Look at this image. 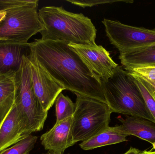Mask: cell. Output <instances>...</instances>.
<instances>
[{"mask_svg":"<svg viewBox=\"0 0 155 154\" xmlns=\"http://www.w3.org/2000/svg\"><path fill=\"white\" fill-rule=\"evenodd\" d=\"M17 91L15 104L22 129L26 135L41 131L48 115L41 105L33 88L30 64L24 56L16 72Z\"/></svg>","mask_w":155,"mask_h":154,"instance_id":"cell-4","label":"cell"},{"mask_svg":"<svg viewBox=\"0 0 155 154\" xmlns=\"http://www.w3.org/2000/svg\"><path fill=\"white\" fill-rule=\"evenodd\" d=\"M133 77L143 95L147 108L155 120V89L141 77L137 76Z\"/></svg>","mask_w":155,"mask_h":154,"instance_id":"cell-18","label":"cell"},{"mask_svg":"<svg viewBox=\"0 0 155 154\" xmlns=\"http://www.w3.org/2000/svg\"><path fill=\"white\" fill-rule=\"evenodd\" d=\"M67 2L77 5L80 6L82 8L85 7H91L95 5H98L106 4H112L117 2H125L127 3L134 2L133 1H118V0H67Z\"/></svg>","mask_w":155,"mask_h":154,"instance_id":"cell-21","label":"cell"},{"mask_svg":"<svg viewBox=\"0 0 155 154\" xmlns=\"http://www.w3.org/2000/svg\"><path fill=\"white\" fill-rule=\"evenodd\" d=\"M30 47L41 66L65 90L106 103L100 79L68 43L36 39Z\"/></svg>","mask_w":155,"mask_h":154,"instance_id":"cell-1","label":"cell"},{"mask_svg":"<svg viewBox=\"0 0 155 154\" xmlns=\"http://www.w3.org/2000/svg\"><path fill=\"white\" fill-rule=\"evenodd\" d=\"M16 91V72L0 75V124L14 105Z\"/></svg>","mask_w":155,"mask_h":154,"instance_id":"cell-14","label":"cell"},{"mask_svg":"<svg viewBox=\"0 0 155 154\" xmlns=\"http://www.w3.org/2000/svg\"><path fill=\"white\" fill-rule=\"evenodd\" d=\"M101 81L107 104L113 112L142 118L155 124L134 78L123 66H117L111 77Z\"/></svg>","mask_w":155,"mask_h":154,"instance_id":"cell-3","label":"cell"},{"mask_svg":"<svg viewBox=\"0 0 155 154\" xmlns=\"http://www.w3.org/2000/svg\"><path fill=\"white\" fill-rule=\"evenodd\" d=\"M72 117L56 122L54 126L41 137V144L50 152L63 154L68 147L76 143L72 132Z\"/></svg>","mask_w":155,"mask_h":154,"instance_id":"cell-10","label":"cell"},{"mask_svg":"<svg viewBox=\"0 0 155 154\" xmlns=\"http://www.w3.org/2000/svg\"><path fill=\"white\" fill-rule=\"evenodd\" d=\"M37 139V137L29 135L12 147L0 152V154H29Z\"/></svg>","mask_w":155,"mask_h":154,"instance_id":"cell-19","label":"cell"},{"mask_svg":"<svg viewBox=\"0 0 155 154\" xmlns=\"http://www.w3.org/2000/svg\"><path fill=\"white\" fill-rule=\"evenodd\" d=\"M69 45L101 80H106L111 77L113 71L118 66L112 59L109 52L101 45L74 43H70Z\"/></svg>","mask_w":155,"mask_h":154,"instance_id":"cell-9","label":"cell"},{"mask_svg":"<svg viewBox=\"0 0 155 154\" xmlns=\"http://www.w3.org/2000/svg\"><path fill=\"white\" fill-rule=\"evenodd\" d=\"M144 154H155V152H147L144 151Z\"/></svg>","mask_w":155,"mask_h":154,"instance_id":"cell-25","label":"cell"},{"mask_svg":"<svg viewBox=\"0 0 155 154\" xmlns=\"http://www.w3.org/2000/svg\"><path fill=\"white\" fill-rule=\"evenodd\" d=\"M119 58L126 71L139 67H155V45L120 53Z\"/></svg>","mask_w":155,"mask_h":154,"instance_id":"cell-16","label":"cell"},{"mask_svg":"<svg viewBox=\"0 0 155 154\" xmlns=\"http://www.w3.org/2000/svg\"><path fill=\"white\" fill-rule=\"evenodd\" d=\"M75 94L72 132L74 140L77 143L88 140L107 128L113 112L106 103Z\"/></svg>","mask_w":155,"mask_h":154,"instance_id":"cell-5","label":"cell"},{"mask_svg":"<svg viewBox=\"0 0 155 154\" xmlns=\"http://www.w3.org/2000/svg\"><path fill=\"white\" fill-rule=\"evenodd\" d=\"M30 52V43L0 40V75L17 72L24 57Z\"/></svg>","mask_w":155,"mask_h":154,"instance_id":"cell-11","label":"cell"},{"mask_svg":"<svg viewBox=\"0 0 155 154\" xmlns=\"http://www.w3.org/2000/svg\"><path fill=\"white\" fill-rule=\"evenodd\" d=\"M6 11L0 12V23L2 21L6 15Z\"/></svg>","mask_w":155,"mask_h":154,"instance_id":"cell-24","label":"cell"},{"mask_svg":"<svg viewBox=\"0 0 155 154\" xmlns=\"http://www.w3.org/2000/svg\"><path fill=\"white\" fill-rule=\"evenodd\" d=\"M30 0H0V12L27 3Z\"/></svg>","mask_w":155,"mask_h":154,"instance_id":"cell-22","label":"cell"},{"mask_svg":"<svg viewBox=\"0 0 155 154\" xmlns=\"http://www.w3.org/2000/svg\"><path fill=\"white\" fill-rule=\"evenodd\" d=\"M43 154H56L50 152H48L47 153Z\"/></svg>","mask_w":155,"mask_h":154,"instance_id":"cell-26","label":"cell"},{"mask_svg":"<svg viewBox=\"0 0 155 154\" xmlns=\"http://www.w3.org/2000/svg\"><path fill=\"white\" fill-rule=\"evenodd\" d=\"M123 154H144V151H141L136 148L131 147L127 152Z\"/></svg>","mask_w":155,"mask_h":154,"instance_id":"cell-23","label":"cell"},{"mask_svg":"<svg viewBox=\"0 0 155 154\" xmlns=\"http://www.w3.org/2000/svg\"><path fill=\"white\" fill-rule=\"evenodd\" d=\"M38 0L6 11L0 23V40L28 43L29 39L44 29L39 17Z\"/></svg>","mask_w":155,"mask_h":154,"instance_id":"cell-6","label":"cell"},{"mask_svg":"<svg viewBox=\"0 0 155 154\" xmlns=\"http://www.w3.org/2000/svg\"><path fill=\"white\" fill-rule=\"evenodd\" d=\"M27 58L35 94L43 109L48 112L58 96L65 89L56 82L41 66L31 51Z\"/></svg>","mask_w":155,"mask_h":154,"instance_id":"cell-8","label":"cell"},{"mask_svg":"<svg viewBox=\"0 0 155 154\" xmlns=\"http://www.w3.org/2000/svg\"><path fill=\"white\" fill-rule=\"evenodd\" d=\"M152 145H153V146L154 149L155 150V143H154L153 144H152Z\"/></svg>","mask_w":155,"mask_h":154,"instance_id":"cell-27","label":"cell"},{"mask_svg":"<svg viewBox=\"0 0 155 154\" xmlns=\"http://www.w3.org/2000/svg\"><path fill=\"white\" fill-rule=\"evenodd\" d=\"M127 71L132 76L141 77L155 89V67H139Z\"/></svg>","mask_w":155,"mask_h":154,"instance_id":"cell-20","label":"cell"},{"mask_svg":"<svg viewBox=\"0 0 155 154\" xmlns=\"http://www.w3.org/2000/svg\"><path fill=\"white\" fill-rule=\"evenodd\" d=\"M27 136L22 129L15 104L0 124V152L17 143Z\"/></svg>","mask_w":155,"mask_h":154,"instance_id":"cell-12","label":"cell"},{"mask_svg":"<svg viewBox=\"0 0 155 154\" xmlns=\"http://www.w3.org/2000/svg\"><path fill=\"white\" fill-rule=\"evenodd\" d=\"M75 109V104L68 96L60 93L55 100L56 122L73 117Z\"/></svg>","mask_w":155,"mask_h":154,"instance_id":"cell-17","label":"cell"},{"mask_svg":"<svg viewBox=\"0 0 155 154\" xmlns=\"http://www.w3.org/2000/svg\"><path fill=\"white\" fill-rule=\"evenodd\" d=\"M123 130L127 136L133 135L150 143H155V124L142 118L127 116L118 118Z\"/></svg>","mask_w":155,"mask_h":154,"instance_id":"cell-13","label":"cell"},{"mask_svg":"<svg viewBox=\"0 0 155 154\" xmlns=\"http://www.w3.org/2000/svg\"><path fill=\"white\" fill-rule=\"evenodd\" d=\"M102 23L110 42L120 53L155 45V29L130 26L106 19Z\"/></svg>","mask_w":155,"mask_h":154,"instance_id":"cell-7","label":"cell"},{"mask_svg":"<svg viewBox=\"0 0 155 154\" xmlns=\"http://www.w3.org/2000/svg\"><path fill=\"white\" fill-rule=\"evenodd\" d=\"M44 29L41 39L76 44H95L97 30L91 19L62 6H44L38 11Z\"/></svg>","mask_w":155,"mask_h":154,"instance_id":"cell-2","label":"cell"},{"mask_svg":"<svg viewBox=\"0 0 155 154\" xmlns=\"http://www.w3.org/2000/svg\"><path fill=\"white\" fill-rule=\"evenodd\" d=\"M128 136L122 125L108 127L106 129L79 144L84 150H90L106 146L119 143L127 141Z\"/></svg>","mask_w":155,"mask_h":154,"instance_id":"cell-15","label":"cell"}]
</instances>
